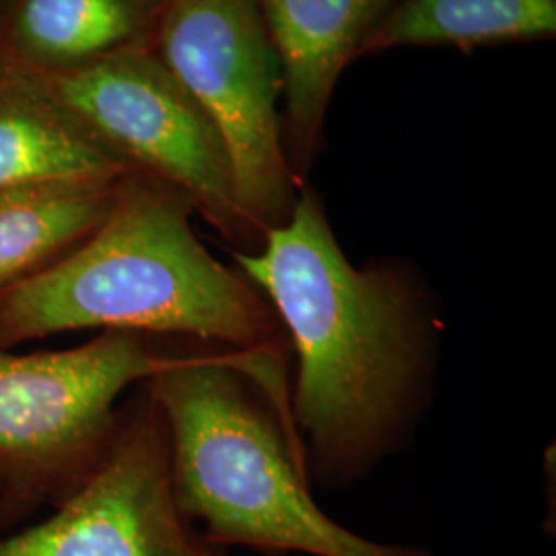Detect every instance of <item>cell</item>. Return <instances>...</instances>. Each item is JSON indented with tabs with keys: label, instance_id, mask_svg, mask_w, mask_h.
Wrapping results in <instances>:
<instances>
[{
	"label": "cell",
	"instance_id": "6da1fadb",
	"mask_svg": "<svg viewBox=\"0 0 556 556\" xmlns=\"http://www.w3.org/2000/svg\"><path fill=\"white\" fill-rule=\"evenodd\" d=\"M238 270L270 301L298 351L289 415L307 478L340 489L397 452L433 388L438 318L415 275L357 268L312 190Z\"/></svg>",
	"mask_w": 556,
	"mask_h": 556
},
{
	"label": "cell",
	"instance_id": "7a4b0ae2",
	"mask_svg": "<svg viewBox=\"0 0 556 556\" xmlns=\"http://www.w3.org/2000/svg\"><path fill=\"white\" fill-rule=\"evenodd\" d=\"M280 353L184 340L140 386L165 420L179 507L220 546L312 556H433L358 536L309 491Z\"/></svg>",
	"mask_w": 556,
	"mask_h": 556
},
{
	"label": "cell",
	"instance_id": "3957f363",
	"mask_svg": "<svg viewBox=\"0 0 556 556\" xmlns=\"http://www.w3.org/2000/svg\"><path fill=\"white\" fill-rule=\"evenodd\" d=\"M192 213L169 188L128 172L89 238L0 291V346L118 330L278 353L282 326L270 301L202 245Z\"/></svg>",
	"mask_w": 556,
	"mask_h": 556
},
{
	"label": "cell",
	"instance_id": "277c9868",
	"mask_svg": "<svg viewBox=\"0 0 556 556\" xmlns=\"http://www.w3.org/2000/svg\"><path fill=\"white\" fill-rule=\"evenodd\" d=\"M181 342L103 330L64 351L0 346V526L79 484L116 429L119 396L165 367Z\"/></svg>",
	"mask_w": 556,
	"mask_h": 556
},
{
	"label": "cell",
	"instance_id": "5b68a950",
	"mask_svg": "<svg viewBox=\"0 0 556 556\" xmlns=\"http://www.w3.org/2000/svg\"><path fill=\"white\" fill-rule=\"evenodd\" d=\"M153 52L213 124L239 211L264 236L291 215L299 181L278 116L277 54L256 0H167Z\"/></svg>",
	"mask_w": 556,
	"mask_h": 556
},
{
	"label": "cell",
	"instance_id": "8992f818",
	"mask_svg": "<svg viewBox=\"0 0 556 556\" xmlns=\"http://www.w3.org/2000/svg\"><path fill=\"white\" fill-rule=\"evenodd\" d=\"M34 77L128 172L176 192L236 252L258 250L264 236L239 211L219 135L153 48Z\"/></svg>",
	"mask_w": 556,
	"mask_h": 556
},
{
	"label": "cell",
	"instance_id": "52a82bcc",
	"mask_svg": "<svg viewBox=\"0 0 556 556\" xmlns=\"http://www.w3.org/2000/svg\"><path fill=\"white\" fill-rule=\"evenodd\" d=\"M0 556H229L179 507L165 420L137 392L100 459L52 516L0 538Z\"/></svg>",
	"mask_w": 556,
	"mask_h": 556
},
{
	"label": "cell",
	"instance_id": "ba28073f",
	"mask_svg": "<svg viewBox=\"0 0 556 556\" xmlns=\"http://www.w3.org/2000/svg\"><path fill=\"white\" fill-rule=\"evenodd\" d=\"M277 54L287 108V157L301 181L338 77L390 0H256Z\"/></svg>",
	"mask_w": 556,
	"mask_h": 556
},
{
	"label": "cell",
	"instance_id": "9c48e42d",
	"mask_svg": "<svg viewBox=\"0 0 556 556\" xmlns=\"http://www.w3.org/2000/svg\"><path fill=\"white\" fill-rule=\"evenodd\" d=\"M167 0H7L0 59L31 75H60L151 50Z\"/></svg>",
	"mask_w": 556,
	"mask_h": 556
},
{
	"label": "cell",
	"instance_id": "30bf717a",
	"mask_svg": "<svg viewBox=\"0 0 556 556\" xmlns=\"http://www.w3.org/2000/svg\"><path fill=\"white\" fill-rule=\"evenodd\" d=\"M126 174L40 80L0 59V190L114 186Z\"/></svg>",
	"mask_w": 556,
	"mask_h": 556
},
{
	"label": "cell",
	"instance_id": "8fae6325",
	"mask_svg": "<svg viewBox=\"0 0 556 556\" xmlns=\"http://www.w3.org/2000/svg\"><path fill=\"white\" fill-rule=\"evenodd\" d=\"M556 34V0H400L379 17L358 56L410 46L472 50Z\"/></svg>",
	"mask_w": 556,
	"mask_h": 556
},
{
	"label": "cell",
	"instance_id": "7c38bea8",
	"mask_svg": "<svg viewBox=\"0 0 556 556\" xmlns=\"http://www.w3.org/2000/svg\"><path fill=\"white\" fill-rule=\"evenodd\" d=\"M114 186L48 184L0 190V291L62 258L108 217Z\"/></svg>",
	"mask_w": 556,
	"mask_h": 556
},
{
	"label": "cell",
	"instance_id": "4fadbf2b",
	"mask_svg": "<svg viewBox=\"0 0 556 556\" xmlns=\"http://www.w3.org/2000/svg\"><path fill=\"white\" fill-rule=\"evenodd\" d=\"M0 498H2V480H0Z\"/></svg>",
	"mask_w": 556,
	"mask_h": 556
}]
</instances>
